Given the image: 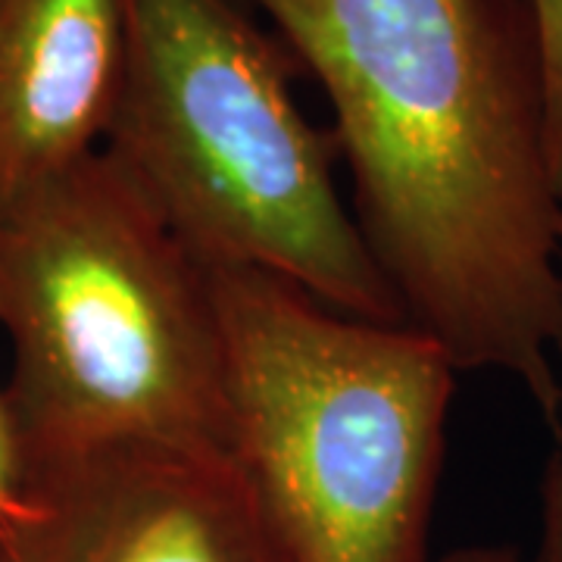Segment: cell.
<instances>
[{
    "label": "cell",
    "mask_w": 562,
    "mask_h": 562,
    "mask_svg": "<svg viewBox=\"0 0 562 562\" xmlns=\"http://www.w3.org/2000/svg\"><path fill=\"white\" fill-rule=\"evenodd\" d=\"M0 562H294L225 450L120 447L25 469Z\"/></svg>",
    "instance_id": "5"
},
{
    "label": "cell",
    "mask_w": 562,
    "mask_h": 562,
    "mask_svg": "<svg viewBox=\"0 0 562 562\" xmlns=\"http://www.w3.org/2000/svg\"><path fill=\"white\" fill-rule=\"evenodd\" d=\"M535 25L543 85V122L550 172L562 201V0H519Z\"/></svg>",
    "instance_id": "7"
},
{
    "label": "cell",
    "mask_w": 562,
    "mask_h": 562,
    "mask_svg": "<svg viewBox=\"0 0 562 562\" xmlns=\"http://www.w3.org/2000/svg\"><path fill=\"white\" fill-rule=\"evenodd\" d=\"M122 60V0H0V201L101 150Z\"/></svg>",
    "instance_id": "6"
},
{
    "label": "cell",
    "mask_w": 562,
    "mask_h": 562,
    "mask_svg": "<svg viewBox=\"0 0 562 562\" xmlns=\"http://www.w3.org/2000/svg\"><path fill=\"white\" fill-rule=\"evenodd\" d=\"M103 157L203 266L254 269L338 313L406 322L276 47L232 0H122Z\"/></svg>",
    "instance_id": "3"
},
{
    "label": "cell",
    "mask_w": 562,
    "mask_h": 562,
    "mask_svg": "<svg viewBox=\"0 0 562 562\" xmlns=\"http://www.w3.org/2000/svg\"><path fill=\"white\" fill-rule=\"evenodd\" d=\"M441 562H519L513 547H497V543H472L447 553Z\"/></svg>",
    "instance_id": "10"
},
{
    "label": "cell",
    "mask_w": 562,
    "mask_h": 562,
    "mask_svg": "<svg viewBox=\"0 0 562 562\" xmlns=\"http://www.w3.org/2000/svg\"><path fill=\"white\" fill-rule=\"evenodd\" d=\"M0 331L22 475L120 447L232 453L206 266L103 150L0 201Z\"/></svg>",
    "instance_id": "2"
},
{
    "label": "cell",
    "mask_w": 562,
    "mask_h": 562,
    "mask_svg": "<svg viewBox=\"0 0 562 562\" xmlns=\"http://www.w3.org/2000/svg\"><path fill=\"white\" fill-rule=\"evenodd\" d=\"M22 506H25V475H22L20 443L0 394V525L20 516Z\"/></svg>",
    "instance_id": "8"
},
{
    "label": "cell",
    "mask_w": 562,
    "mask_h": 562,
    "mask_svg": "<svg viewBox=\"0 0 562 562\" xmlns=\"http://www.w3.org/2000/svg\"><path fill=\"white\" fill-rule=\"evenodd\" d=\"M535 562H562V450L543 484L541 543Z\"/></svg>",
    "instance_id": "9"
},
{
    "label": "cell",
    "mask_w": 562,
    "mask_h": 562,
    "mask_svg": "<svg viewBox=\"0 0 562 562\" xmlns=\"http://www.w3.org/2000/svg\"><path fill=\"white\" fill-rule=\"evenodd\" d=\"M335 110L353 216L406 322L560 428L562 201L519 0H250Z\"/></svg>",
    "instance_id": "1"
},
{
    "label": "cell",
    "mask_w": 562,
    "mask_h": 562,
    "mask_svg": "<svg viewBox=\"0 0 562 562\" xmlns=\"http://www.w3.org/2000/svg\"><path fill=\"white\" fill-rule=\"evenodd\" d=\"M232 457L294 562H428L457 362L288 281L206 266Z\"/></svg>",
    "instance_id": "4"
}]
</instances>
